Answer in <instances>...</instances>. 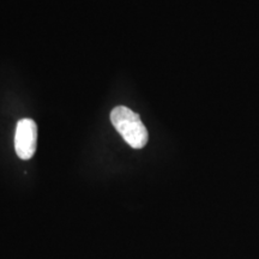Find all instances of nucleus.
<instances>
[{
    "label": "nucleus",
    "mask_w": 259,
    "mask_h": 259,
    "mask_svg": "<svg viewBox=\"0 0 259 259\" xmlns=\"http://www.w3.org/2000/svg\"><path fill=\"white\" fill-rule=\"evenodd\" d=\"M37 126L31 119H21L16 126L15 150L22 160H30L36 151Z\"/></svg>",
    "instance_id": "obj_2"
},
{
    "label": "nucleus",
    "mask_w": 259,
    "mask_h": 259,
    "mask_svg": "<svg viewBox=\"0 0 259 259\" xmlns=\"http://www.w3.org/2000/svg\"><path fill=\"white\" fill-rule=\"evenodd\" d=\"M111 121L130 147L142 149L148 143L149 135L137 113L125 106H118L111 112Z\"/></svg>",
    "instance_id": "obj_1"
}]
</instances>
